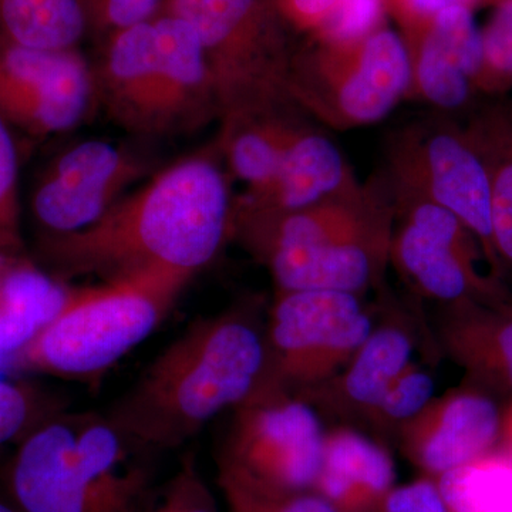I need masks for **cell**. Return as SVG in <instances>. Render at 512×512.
I'll return each instance as SVG.
<instances>
[{
	"label": "cell",
	"instance_id": "4fadbf2b",
	"mask_svg": "<svg viewBox=\"0 0 512 512\" xmlns=\"http://www.w3.org/2000/svg\"><path fill=\"white\" fill-rule=\"evenodd\" d=\"M373 305L375 325L349 362L326 382L296 396L320 417L359 430L390 384L413 362L414 353H424L431 363L441 359L419 301L409 295L400 299L386 284Z\"/></svg>",
	"mask_w": 512,
	"mask_h": 512
},
{
	"label": "cell",
	"instance_id": "5b68a950",
	"mask_svg": "<svg viewBox=\"0 0 512 512\" xmlns=\"http://www.w3.org/2000/svg\"><path fill=\"white\" fill-rule=\"evenodd\" d=\"M93 69L97 103L130 133L175 136L218 119L200 37L171 13L107 36Z\"/></svg>",
	"mask_w": 512,
	"mask_h": 512
},
{
	"label": "cell",
	"instance_id": "d4e9b609",
	"mask_svg": "<svg viewBox=\"0 0 512 512\" xmlns=\"http://www.w3.org/2000/svg\"><path fill=\"white\" fill-rule=\"evenodd\" d=\"M436 481L448 512H512V457L500 447Z\"/></svg>",
	"mask_w": 512,
	"mask_h": 512
},
{
	"label": "cell",
	"instance_id": "2e32d148",
	"mask_svg": "<svg viewBox=\"0 0 512 512\" xmlns=\"http://www.w3.org/2000/svg\"><path fill=\"white\" fill-rule=\"evenodd\" d=\"M501 421L494 394L466 380L434 396L399 431L396 444L421 476L436 480L497 448Z\"/></svg>",
	"mask_w": 512,
	"mask_h": 512
},
{
	"label": "cell",
	"instance_id": "f1b7e54d",
	"mask_svg": "<svg viewBox=\"0 0 512 512\" xmlns=\"http://www.w3.org/2000/svg\"><path fill=\"white\" fill-rule=\"evenodd\" d=\"M138 512H220L210 485L197 461L187 454L177 471L160 487H154Z\"/></svg>",
	"mask_w": 512,
	"mask_h": 512
},
{
	"label": "cell",
	"instance_id": "e0dca14e",
	"mask_svg": "<svg viewBox=\"0 0 512 512\" xmlns=\"http://www.w3.org/2000/svg\"><path fill=\"white\" fill-rule=\"evenodd\" d=\"M409 50L412 83L407 100L434 113L470 116L477 109L478 77L483 70V30L473 9L451 8L427 23L420 42Z\"/></svg>",
	"mask_w": 512,
	"mask_h": 512
},
{
	"label": "cell",
	"instance_id": "3957f363",
	"mask_svg": "<svg viewBox=\"0 0 512 512\" xmlns=\"http://www.w3.org/2000/svg\"><path fill=\"white\" fill-rule=\"evenodd\" d=\"M394 218L393 185L383 170L302 211L231 220L229 238L265 266L275 292L319 289L366 298L387 284Z\"/></svg>",
	"mask_w": 512,
	"mask_h": 512
},
{
	"label": "cell",
	"instance_id": "f35d334b",
	"mask_svg": "<svg viewBox=\"0 0 512 512\" xmlns=\"http://www.w3.org/2000/svg\"><path fill=\"white\" fill-rule=\"evenodd\" d=\"M511 110H512V104H511Z\"/></svg>",
	"mask_w": 512,
	"mask_h": 512
},
{
	"label": "cell",
	"instance_id": "74e56055",
	"mask_svg": "<svg viewBox=\"0 0 512 512\" xmlns=\"http://www.w3.org/2000/svg\"><path fill=\"white\" fill-rule=\"evenodd\" d=\"M15 258H19V256H8L0 252V272H2L3 268H5V266L8 265L10 261H13V259Z\"/></svg>",
	"mask_w": 512,
	"mask_h": 512
},
{
	"label": "cell",
	"instance_id": "7c38bea8",
	"mask_svg": "<svg viewBox=\"0 0 512 512\" xmlns=\"http://www.w3.org/2000/svg\"><path fill=\"white\" fill-rule=\"evenodd\" d=\"M393 185L394 228L390 269L407 295L437 306L512 302L507 282L481 274L483 249L456 215L416 192Z\"/></svg>",
	"mask_w": 512,
	"mask_h": 512
},
{
	"label": "cell",
	"instance_id": "4dcf8cb0",
	"mask_svg": "<svg viewBox=\"0 0 512 512\" xmlns=\"http://www.w3.org/2000/svg\"><path fill=\"white\" fill-rule=\"evenodd\" d=\"M220 487L232 512H340L313 490L262 494L227 483Z\"/></svg>",
	"mask_w": 512,
	"mask_h": 512
},
{
	"label": "cell",
	"instance_id": "8fae6325",
	"mask_svg": "<svg viewBox=\"0 0 512 512\" xmlns=\"http://www.w3.org/2000/svg\"><path fill=\"white\" fill-rule=\"evenodd\" d=\"M325 431L322 417L305 400L278 390H256L234 409L218 481L262 494L311 491Z\"/></svg>",
	"mask_w": 512,
	"mask_h": 512
},
{
	"label": "cell",
	"instance_id": "d6a6232c",
	"mask_svg": "<svg viewBox=\"0 0 512 512\" xmlns=\"http://www.w3.org/2000/svg\"><path fill=\"white\" fill-rule=\"evenodd\" d=\"M376 512H448L439 484L421 476L412 483L394 485Z\"/></svg>",
	"mask_w": 512,
	"mask_h": 512
},
{
	"label": "cell",
	"instance_id": "52a82bcc",
	"mask_svg": "<svg viewBox=\"0 0 512 512\" xmlns=\"http://www.w3.org/2000/svg\"><path fill=\"white\" fill-rule=\"evenodd\" d=\"M161 10L190 23L210 69L221 127L293 106L286 47L266 0H164ZM296 106V104H295Z\"/></svg>",
	"mask_w": 512,
	"mask_h": 512
},
{
	"label": "cell",
	"instance_id": "836d02e7",
	"mask_svg": "<svg viewBox=\"0 0 512 512\" xmlns=\"http://www.w3.org/2000/svg\"><path fill=\"white\" fill-rule=\"evenodd\" d=\"M339 0H278L275 8L296 23L318 28L320 20Z\"/></svg>",
	"mask_w": 512,
	"mask_h": 512
},
{
	"label": "cell",
	"instance_id": "9c48e42d",
	"mask_svg": "<svg viewBox=\"0 0 512 512\" xmlns=\"http://www.w3.org/2000/svg\"><path fill=\"white\" fill-rule=\"evenodd\" d=\"M375 305L355 293L275 292L265 318L259 389L299 396L336 375L375 325Z\"/></svg>",
	"mask_w": 512,
	"mask_h": 512
},
{
	"label": "cell",
	"instance_id": "e575fe53",
	"mask_svg": "<svg viewBox=\"0 0 512 512\" xmlns=\"http://www.w3.org/2000/svg\"><path fill=\"white\" fill-rule=\"evenodd\" d=\"M404 9L427 23L439 13L451 8L473 9L481 0H402Z\"/></svg>",
	"mask_w": 512,
	"mask_h": 512
},
{
	"label": "cell",
	"instance_id": "277c9868",
	"mask_svg": "<svg viewBox=\"0 0 512 512\" xmlns=\"http://www.w3.org/2000/svg\"><path fill=\"white\" fill-rule=\"evenodd\" d=\"M143 454L106 416L56 413L16 444L6 498L20 512H138L154 488Z\"/></svg>",
	"mask_w": 512,
	"mask_h": 512
},
{
	"label": "cell",
	"instance_id": "d590c367",
	"mask_svg": "<svg viewBox=\"0 0 512 512\" xmlns=\"http://www.w3.org/2000/svg\"><path fill=\"white\" fill-rule=\"evenodd\" d=\"M498 447L512 457V402L503 410V421H501L500 443Z\"/></svg>",
	"mask_w": 512,
	"mask_h": 512
},
{
	"label": "cell",
	"instance_id": "30bf717a",
	"mask_svg": "<svg viewBox=\"0 0 512 512\" xmlns=\"http://www.w3.org/2000/svg\"><path fill=\"white\" fill-rule=\"evenodd\" d=\"M384 171L397 187L456 215L483 249L490 274L505 282L493 245L490 175L466 126L436 113L396 128Z\"/></svg>",
	"mask_w": 512,
	"mask_h": 512
},
{
	"label": "cell",
	"instance_id": "d6986e66",
	"mask_svg": "<svg viewBox=\"0 0 512 512\" xmlns=\"http://www.w3.org/2000/svg\"><path fill=\"white\" fill-rule=\"evenodd\" d=\"M430 326L441 359L463 369L468 382L512 402V302L437 306Z\"/></svg>",
	"mask_w": 512,
	"mask_h": 512
},
{
	"label": "cell",
	"instance_id": "7a4b0ae2",
	"mask_svg": "<svg viewBox=\"0 0 512 512\" xmlns=\"http://www.w3.org/2000/svg\"><path fill=\"white\" fill-rule=\"evenodd\" d=\"M266 309L264 299L248 296L195 320L150 363L107 419L146 453L183 446L261 386Z\"/></svg>",
	"mask_w": 512,
	"mask_h": 512
},
{
	"label": "cell",
	"instance_id": "603a6c76",
	"mask_svg": "<svg viewBox=\"0 0 512 512\" xmlns=\"http://www.w3.org/2000/svg\"><path fill=\"white\" fill-rule=\"evenodd\" d=\"M468 134L490 175L491 229L498 264L512 279V110L498 100L481 104L468 116Z\"/></svg>",
	"mask_w": 512,
	"mask_h": 512
},
{
	"label": "cell",
	"instance_id": "6da1fadb",
	"mask_svg": "<svg viewBox=\"0 0 512 512\" xmlns=\"http://www.w3.org/2000/svg\"><path fill=\"white\" fill-rule=\"evenodd\" d=\"M217 144L154 174L92 227L36 241V264L62 281L167 272L194 278L229 241L232 202Z\"/></svg>",
	"mask_w": 512,
	"mask_h": 512
},
{
	"label": "cell",
	"instance_id": "9a60e30c",
	"mask_svg": "<svg viewBox=\"0 0 512 512\" xmlns=\"http://www.w3.org/2000/svg\"><path fill=\"white\" fill-rule=\"evenodd\" d=\"M97 103L94 69L77 49L47 50L0 37V116L30 137L73 130Z\"/></svg>",
	"mask_w": 512,
	"mask_h": 512
},
{
	"label": "cell",
	"instance_id": "5bb4252c",
	"mask_svg": "<svg viewBox=\"0 0 512 512\" xmlns=\"http://www.w3.org/2000/svg\"><path fill=\"white\" fill-rule=\"evenodd\" d=\"M147 168L143 157L109 141H82L66 148L46 164L30 191L36 241L92 227Z\"/></svg>",
	"mask_w": 512,
	"mask_h": 512
},
{
	"label": "cell",
	"instance_id": "8d00e7d4",
	"mask_svg": "<svg viewBox=\"0 0 512 512\" xmlns=\"http://www.w3.org/2000/svg\"><path fill=\"white\" fill-rule=\"evenodd\" d=\"M0 512H20L8 498H0Z\"/></svg>",
	"mask_w": 512,
	"mask_h": 512
},
{
	"label": "cell",
	"instance_id": "ffe728a7",
	"mask_svg": "<svg viewBox=\"0 0 512 512\" xmlns=\"http://www.w3.org/2000/svg\"><path fill=\"white\" fill-rule=\"evenodd\" d=\"M394 485L396 466L386 444L346 424L325 431L315 493L340 512H376Z\"/></svg>",
	"mask_w": 512,
	"mask_h": 512
},
{
	"label": "cell",
	"instance_id": "484cf974",
	"mask_svg": "<svg viewBox=\"0 0 512 512\" xmlns=\"http://www.w3.org/2000/svg\"><path fill=\"white\" fill-rule=\"evenodd\" d=\"M436 396V380L420 363L412 362L390 384L366 417L362 431L383 444L396 443L399 431Z\"/></svg>",
	"mask_w": 512,
	"mask_h": 512
},
{
	"label": "cell",
	"instance_id": "ac0fdd59",
	"mask_svg": "<svg viewBox=\"0 0 512 512\" xmlns=\"http://www.w3.org/2000/svg\"><path fill=\"white\" fill-rule=\"evenodd\" d=\"M311 120L293 138L274 180L232 202L231 220L275 218L345 194L362 183L338 144Z\"/></svg>",
	"mask_w": 512,
	"mask_h": 512
},
{
	"label": "cell",
	"instance_id": "7402d4cb",
	"mask_svg": "<svg viewBox=\"0 0 512 512\" xmlns=\"http://www.w3.org/2000/svg\"><path fill=\"white\" fill-rule=\"evenodd\" d=\"M311 120L293 104L221 127L217 146L228 173L245 184V192L262 190L274 180L293 138Z\"/></svg>",
	"mask_w": 512,
	"mask_h": 512
},
{
	"label": "cell",
	"instance_id": "f546056e",
	"mask_svg": "<svg viewBox=\"0 0 512 512\" xmlns=\"http://www.w3.org/2000/svg\"><path fill=\"white\" fill-rule=\"evenodd\" d=\"M383 0H339L320 20L322 42H356L379 29Z\"/></svg>",
	"mask_w": 512,
	"mask_h": 512
},
{
	"label": "cell",
	"instance_id": "83f0119b",
	"mask_svg": "<svg viewBox=\"0 0 512 512\" xmlns=\"http://www.w3.org/2000/svg\"><path fill=\"white\" fill-rule=\"evenodd\" d=\"M59 413L32 384L0 376V448L18 444L47 417Z\"/></svg>",
	"mask_w": 512,
	"mask_h": 512
},
{
	"label": "cell",
	"instance_id": "44dd1931",
	"mask_svg": "<svg viewBox=\"0 0 512 512\" xmlns=\"http://www.w3.org/2000/svg\"><path fill=\"white\" fill-rule=\"evenodd\" d=\"M73 286L28 256L13 259L0 272V359L10 362L50 322Z\"/></svg>",
	"mask_w": 512,
	"mask_h": 512
},
{
	"label": "cell",
	"instance_id": "cb8c5ba5",
	"mask_svg": "<svg viewBox=\"0 0 512 512\" xmlns=\"http://www.w3.org/2000/svg\"><path fill=\"white\" fill-rule=\"evenodd\" d=\"M89 32L82 0H0V37L35 49H77Z\"/></svg>",
	"mask_w": 512,
	"mask_h": 512
},
{
	"label": "cell",
	"instance_id": "8992f818",
	"mask_svg": "<svg viewBox=\"0 0 512 512\" xmlns=\"http://www.w3.org/2000/svg\"><path fill=\"white\" fill-rule=\"evenodd\" d=\"M190 281L150 272L73 286L55 318L9 363L77 382L100 379L163 323Z\"/></svg>",
	"mask_w": 512,
	"mask_h": 512
},
{
	"label": "cell",
	"instance_id": "4316f807",
	"mask_svg": "<svg viewBox=\"0 0 512 512\" xmlns=\"http://www.w3.org/2000/svg\"><path fill=\"white\" fill-rule=\"evenodd\" d=\"M22 211L19 200V154L12 127L0 116V252L23 256Z\"/></svg>",
	"mask_w": 512,
	"mask_h": 512
},
{
	"label": "cell",
	"instance_id": "1f68e13d",
	"mask_svg": "<svg viewBox=\"0 0 512 512\" xmlns=\"http://www.w3.org/2000/svg\"><path fill=\"white\" fill-rule=\"evenodd\" d=\"M89 32L107 36L156 16L164 0H82Z\"/></svg>",
	"mask_w": 512,
	"mask_h": 512
},
{
	"label": "cell",
	"instance_id": "ba28073f",
	"mask_svg": "<svg viewBox=\"0 0 512 512\" xmlns=\"http://www.w3.org/2000/svg\"><path fill=\"white\" fill-rule=\"evenodd\" d=\"M412 83L402 37L377 29L356 42L293 53L288 94L313 121L336 131L373 126L407 100Z\"/></svg>",
	"mask_w": 512,
	"mask_h": 512
}]
</instances>
